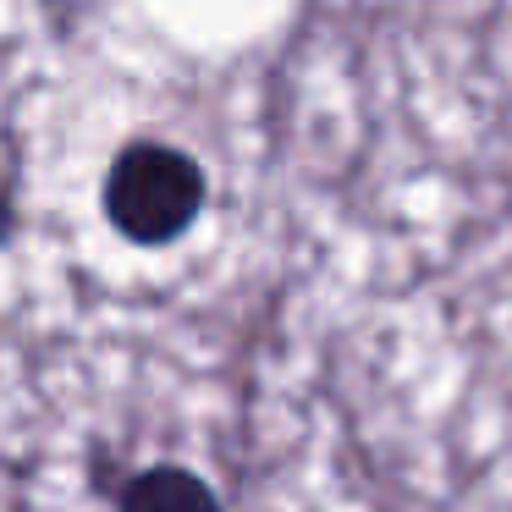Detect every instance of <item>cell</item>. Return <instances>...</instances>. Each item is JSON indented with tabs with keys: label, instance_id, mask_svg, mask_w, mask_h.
I'll return each instance as SVG.
<instances>
[{
	"label": "cell",
	"instance_id": "obj_1",
	"mask_svg": "<svg viewBox=\"0 0 512 512\" xmlns=\"http://www.w3.org/2000/svg\"><path fill=\"white\" fill-rule=\"evenodd\" d=\"M204 204V177L182 149L133 144L105 182V210L133 243H166L188 232Z\"/></svg>",
	"mask_w": 512,
	"mask_h": 512
},
{
	"label": "cell",
	"instance_id": "obj_2",
	"mask_svg": "<svg viewBox=\"0 0 512 512\" xmlns=\"http://www.w3.org/2000/svg\"><path fill=\"white\" fill-rule=\"evenodd\" d=\"M122 512H221V501L188 468H149L127 485Z\"/></svg>",
	"mask_w": 512,
	"mask_h": 512
}]
</instances>
